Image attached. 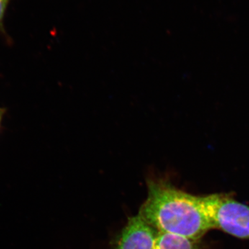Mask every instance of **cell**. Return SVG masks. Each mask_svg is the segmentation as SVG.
Instances as JSON below:
<instances>
[{
    "instance_id": "cell-1",
    "label": "cell",
    "mask_w": 249,
    "mask_h": 249,
    "mask_svg": "<svg viewBox=\"0 0 249 249\" xmlns=\"http://www.w3.org/2000/svg\"><path fill=\"white\" fill-rule=\"evenodd\" d=\"M147 186L139 214L159 232L199 240L211 229L199 196L178 189L165 178H149Z\"/></svg>"
},
{
    "instance_id": "cell-2",
    "label": "cell",
    "mask_w": 249,
    "mask_h": 249,
    "mask_svg": "<svg viewBox=\"0 0 249 249\" xmlns=\"http://www.w3.org/2000/svg\"><path fill=\"white\" fill-rule=\"evenodd\" d=\"M199 199L211 229L249 239V206L224 193L199 196Z\"/></svg>"
},
{
    "instance_id": "cell-5",
    "label": "cell",
    "mask_w": 249,
    "mask_h": 249,
    "mask_svg": "<svg viewBox=\"0 0 249 249\" xmlns=\"http://www.w3.org/2000/svg\"><path fill=\"white\" fill-rule=\"evenodd\" d=\"M10 0H0V24L2 22L4 18L5 11H6L7 5Z\"/></svg>"
},
{
    "instance_id": "cell-4",
    "label": "cell",
    "mask_w": 249,
    "mask_h": 249,
    "mask_svg": "<svg viewBox=\"0 0 249 249\" xmlns=\"http://www.w3.org/2000/svg\"><path fill=\"white\" fill-rule=\"evenodd\" d=\"M156 249H201V247L199 240L160 232Z\"/></svg>"
},
{
    "instance_id": "cell-3",
    "label": "cell",
    "mask_w": 249,
    "mask_h": 249,
    "mask_svg": "<svg viewBox=\"0 0 249 249\" xmlns=\"http://www.w3.org/2000/svg\"><path fill=\"white\" fill-rule=\"evenodd\" d=\"M160 232L138 213L129 217L113 249H156Z\"/></svg>"
},
{
    "instance_id": "cell-6",
    "label": "cell",
    "mask_w": 249,
    "mask_h": 249,
    "mask_svg": "<svg viewBox=\"0 0 249 249\" xmlns=\"http://www.w3.org/2000/svg\"><path fill=\"white\" fill-rule=\"evenodd\" d=\"M4 114V109L0 108V125H1V121H2L3 116Z\"/></svg>"
}]
</instances>
